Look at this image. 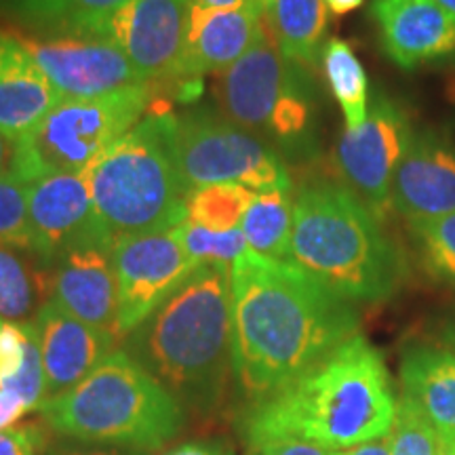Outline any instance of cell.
<instances>
[{
	"mask_svg": "<svg viewBox=\"0 0 455 455\" xmlns=\"http://www.w3.org/2000/svg\"><path fill=\"white\" fill-rule=\"evenodd\" d=\"M325 0H272L264 11L281 53L293 64H315L327 30Z\"/></svg>",
	"mask_w": 455,
	"mask_h": 455,
	"instance_id": "22",
	"label": "cell"
},
{
	"mask_svg": "<svg viewBox=\"0 0 455 455\" xmlns=\"http://www.w3.org/2000/svg\"><path fill=\"white\" fill-rule=\"evenodd\" d=\"M449 341H451V348H455V327L449 331Z\"/></svg>",
	"mask_w": 455,
	"mask_h": 455,
	"instance_id": "47",
	"label": "cell"
},
{
	"mask_svg": "<svg viewBox=\"0 0 455 455\" xmlns=\"http://www.w3.org/2000/svg\"><path fill=\"white\" fill-rule=\"evenodd\" d=\"M51 455H144L141 451H129L118 447H81V445H61L51 451Z\"/></svg>",
	"mask_w": 455,
	"mask_h": 455,
	"instance_id": "37",
	"label": "cell"
},
{
	"mask_svg": "<svg viewBox=\"0 0 455 455\" xmlns=\"http://www.w3.org/2000/svg\"><path fill=\"white\" fill-rule=\"evenodd\" d=\"M323 70L344 112L346 129H358L369 114V78L361 60L348 43L331 38L323 47Z\"/></svg>",
	"mask_w": 455,
	"mask_h": 455,
	"instance_id": "25",
	"label": "cell"
},
{
	"mask_svg": "<svg viewBox=\"0 0 455 455\" xmlns=\"http://www.w3.org/2000/svg\"><path fill=\"white\" fill-rule=\"evenodd\" d=\"M164 455H235L232 449H228L221 443H186V445H180L171 449Z\"/></svg>",
	"mask_w": 455,
	"mask_h": 455,
	"instance_id": "38",
	"label": "cell"
},
{
	"mask_svg": "<svg viewBox=\"0 0 455 455\" xmlns=\"http://www.w3.org/2000/svg\"><path fill=\"white\" fill-rule=\"evenodd\" d=\"M435 3H439L443 9H447L449 13L455 15V0H435Z\"/></svg>",
	"mask_w": 455,
	"mask_h": 455,
	"instance_id": "45",
	"label": "cell"
},
{
	"mask_svg": "<svg viewBox=\"0 0 455 455\" xmlns=\"http://www.w3.org/2000/svg\"><path fill=\"white\" fill-rule=\"evenodd\" d=\"M390 203L409 221L455 213V141L435 131L413 133L392 180Z\"/></svg>",
	"mask_w": 455,
	"mask_h": 455,
	"instance_id": "16",
	"label": "cell"
},
{
	"mask_svg": "<svg viewBox=\"0 0 455 455\" xmlns=\"http://www.w3.org/2000/svg\"><path fill=\"white\" fill-rule=\"evenodd\" d=\"M60 101L21 36L0 30V133L21 140Z\"/></svg>",
	"mask_w": 455,
	"mask_h": 455,
	"instance_id": "20",
	"label": "cell"
},
{
	"mask_svg": "<svg viewBox=\"0 0 455 455\" xmlns=\"http://www.w3.org/2000/svg\"><path fill=\"white\" fill-rule=\"evenodd\" d=\"M124 3L129 0H0V15L34 30L64 36Z\"/></svg>",
	"mask_w": 455,
	"mask_h": 455,
	"instance_id": "23",
	"label": "cell"
},
{
	"mask_svg": "<svg viewBox=\"0 0 455 455\" xmlns=\"http://www.w3.org/2000/svg\"><path fill=\"white\" fill-rule=\"evenodd\" d=\"M413 140L411 124L403 108L378 93L367 121L346 129L335 148V167L341 180L382 220L392 207V180Z\"/></svg>",
	"mask_w": 455,
	"mask_h": 455,
	"instance_id": "11",
	"label": "cell"
},
{
	"mask_svg": "<svg viewBox=\"0 0 455 455\" xmlns=\"http://www.w3.org/2000/svg\"><path fill=\"white\" fill-rule=\"evenodd\" d=\"M32 325L41 346L49 398L81 384L121 341L116 335L72 316L51 298L34 315Z\"/></svg>",
	"mask_w": 455,
	"mask_h": 455,
	"instance_id": "17",
	"label": "cell"
},
{
	"mask_svg": "<svg viewBox=\"0 0 455 455\" xmlns=\"http://www.w3.org/2000/svg\"><path fill=\"white\" fill-rule=\"evenodd\" d=\"M190 0H129L110 13L78 26L68 36L112 43L141 81L178 76L184 57Z\"/></svg>",
	"mask_w": 455,
	"mask_h": 455,
	"instance_id": "10",
	"label": "cell"
},
{
	"mask_svg": "<svg viewBox=\"0 0 455 455\" xmlns=\"http://www.w3.org/2000/svg\"><path fill=\"white\" fill-rule=\"evenodd\" d=\"M44 432L41 426H11L0 430V455H43Z\"/></svg>",
	"mask_w": 455,
	"mask_h": 455,
	"instance_id": "34",
	"label": "cell"
},
{
	"mask_svg": "<svg viewBox=\"0 0 455 455\" xmlns=\"http://www.w3.org/2000/svg\"><path fill=\"white\" fill-rule=\"evenodd\" d=\"M28 331V346H26V358L24 365H21L20 373L7 379L0 390H7L11 395H15L21 403L28 407V411L34 409H41V405L49 398L47 390V375H44L43 367V356H41V346H38L36 329H34L32 321L24 323Z\"/></svg>",
	"mask_w": 455,
	"mask_h": 455,
	"instance_id": "32",
	"label": "cell"
},
{
	"mask_svg": "<svg viewBox=\"0 0 455 455\" xmlns=\"http://www.w3.org/2000/svg\"><path fill=\"white\" fill-rule=\"evenodd\" d=\"M124 352L181 407L212 413L235 373L230 266H198L124 338Z\"/></svg>",
	"mask_w": 455,
	"mask_h": 455,
	"instance_id": "3",
	"label": "cell"
},
{
	"mask_svg": "<svg viewBox=\"0 0 455 455\" xmlns=\"http://www.w3.org/2000/svg\"><path fill=\"white\" fill-rule=\"evenodd\" d=\"M447 98L451 100V101H455V68H453V72L449 74V78H447Z\"/></svg>",
	"mask_w": 455,
	"mask_h": 455,
	"instance_id": "44",
	"label": "cell"
},
{
	"mask_svg": "<svg viewBox=\"0 0 455 455\" xmlns=\"http://www.w3.org/2000/svg\"><path fill=\"white\" fill-rule=\"evenodd\" d=\"M15 164V141L0 133V175L11 173Z\"/></svg>",
	"mask_w": 455,
	"mask_h": 455,
	"instance_id": "40",
	"label": "cell"
},
{
	"mask_svg": "<svg viewBox=\"0 0 455 455\" xmlns=\"http://www.w3.org/2000/svg\"><path fill=\"white\" fill-rule=\"evenodd\" d=\"M28 413V407L15 395L7 390H0V430L11 428L15 422Z\"/></svg>",
	"mask_w": 455,
	"mask_h": 455,
	"instance_id": "36",
	"label": "cell"
},
{
	"mask_svg": "<svg viewBox=\"0 0 455 455\" xmlns=\"http://www.w3.org/2000/svg\"><path fill=\"white\" fill-rule=\"evenodd\" d=\"M60 435L89 445L156 451L184 428V407L124 350L38 409Z\"/></svg>",
	"mask_w": 455,
	"mask_h": 455,
	"instance_id": "5",
	"label": "cell"
},
{
	"mask_svg": "<svg viewBox=\"0 0 455 455\" xmlns=\"http://www.w3.org/2000/svg\"><path fill=\"white\" fill-rule=\"evenodd\" d=\"M261 11L251 3L226 9H207L190 3L181 78H201L224 72L251 47L258 36Z\"/></svg>",
	"mask_w": 455,
	"mask_h": 455,
	"instance_id": "19",
	"label": "cell"
},
{
	"mask_svg": "<svg viewBox=\"0 0 455 455\" xmlns=\"http://www.w3.org/2000/svg\"><path fill=\"white\" fill-rule=\"evenodd\" d=\"M28 331L24 323L0 318V386L20 373L26 358Z\"/></svg>",
	"mask_w": 455,
	"mask_h": 455,
	"instance_id": "33",
	"label": "cell"
},
{
	"mask_svg": "<svg viewBox=\"0 0 455 455\" xmlns=\"http://www.w3.org/2000/svg\"><path fill=\"white\" fill-rule=\"evenodd\" d=\"M403 398L413 403L439 439L455 441V348L413 346L401 361Z\"/></svg>",
	"mask_w": 455,
	"mask_h": 455,
	"instance_id": "21",
	"label": "cell"
},
{
	"mask_svg": "<svg viewBox=\"0 0 455 455\" xmlns=\"http://www.w3.org/2000/svg\"><path fill=\"white\" fill-rule=\"evenodd\" d=\"M249 3H251L255 9H259V11H261V13H264V11H266V9H268V4L272 3V0H249Z\"/></svg>",
	"mask_w": 455,
	"mask_h": 455,
	"instance_id": "46",
	"label": "cell"
},
{
	"mask_svg": "<svg viewBox=\"0 0 455 455\" xmlns=\"http://www.w3.org/2000/svg\"><path fill=\"white\" fill-rule=\"evenodd\" d=\"M192 4L207 9H226V7H236V4L247 3V0H190Z\"/></svg>",
	"mask_w": 455,
	"mask_h": 455,
	"instance_id": "42",
	"label": "cell"
},
{
	"mask_svg": "<svg viewBox=\"0 0 455 455\" xmlns=\"http://www.w3.org/2000/svg\"><path fill=\"white\" fill-rule=\"evenodd\" d=\"M384 53L403 70L455 51V15L435 0H373Z\"/></svg>",
	"mask_w": 455,
	"mask_h": 455,
	"instance_id": "18",
	"label": "cell"
},
{
	"mask_svg": "<svg viewBox=\"0 0 455 455\" xmlns=\"http://www.w3.org/2000/svg\"><path fill=\"white\" fill-rule=\"evenodd\" d=\"M112 251L114 238L108 235L83 238L61 251L51 266V299L72 316L123 339Z\"/></svg>",
	"mask_w": 455,
	"mask_h": 455,
	"instance_id": "14",
	"label": "cell"
},
{
	"mask_svg": "<svg viewBox=\"0 0 455 455\" xmlns=\"http://www.w3.org/2000/svg\"><path fill=\"white\" fill-rule=\"evenodd\" d=\"M341 455H344V453H341Z\"/></svg>",
	"mask_w": 455,
	"mask_h": 455,
	"instance_id": "48",
	"label": "cell"
},
{
	"mask_svg": "<svg viewBox=\"0 0 455 455\" xmlns=\"http://www.w3.org/2000/svg\"><path fill=\"white\" fill-rule=\"evenodd\" d=\"M293 228V201L289 190L255 192L241 230L249 249L275 259H287Z\"/></svg>",
	"mask_w": 455,
	"mask_h": 455,
	"instance_id": "24",
	"label": "cell"
},
{
	"mask_svg": "<svg viewBox=\"0 0 455 455\" xmlns=\"http://www.w3.org/2000/svg\"><path fill=\"white\" fill-rule=\"evenodd\" d=\"M363 3H365V0H325L327 9L331 11L333 15L350 13V11H355V9L361 7Z\"/></svg>",
	"mask_w": 455,
	"mask_h": 455,
	"instance_id": "41",
	"label": "cell"
},
{
	"mask_svg": "<svg viewBox=\"0 0 455 455\" xmlns=\"http://www.w3.org/2000/svg\"><path fill=\"white\" fill-rule=\"evenodd\" d=\"M436 455H455V441L439 439V451H436Z\"/></svg>",
	"mask_w": 455,
	"mask_h": 455,
	"instance_id": "43",
	"label": "cell"
},
{
	"mask_svg": "<svg viewBox=\"0 0 455 455\" xmlns=\"http://www.w3.org/2000/svg\"><path fill=\"white\" fill-rule=\"evenodd\" d=\"M95 218L114 241L173 230L186 220V186L173 152V114H148L87 171Z\"/></svg>",
	"mask_w": 455,
	"mask_h": 455,
	"instance_id": "6",
	"label": "cell"
},
{
	"mask_svg": "<svg viewBox=\"0 0 455 455\" xmlns=\"http://www.w3.org/2000/svg\"><path fill=\"white\" fill-rule=\"evenodd\" d=\"M344 451H335L316 443L281 436V439H264L249 443L247 455H341Z\"/></svg>",
	"mask_w": 455,
	"mask_h": 455,
	"instance_id": "35",
	"label": "cell"
},
{
	"mask_svg": "<svg viewBox=\"0 0 455 455\" xmlns=\"http://www.w3.org/2000/svg\"><path fill=\"white\" fill-rule=\"evenodd\" d=\"M344 455H390V435L346 449Z\"/></svg>",
	"mask_w": 455,
	"mask_h": 455,
	"instance_id": "39",
	"label": "cell"
},
{
	"mask_svg": "<svg viewBox=\"0 0 455 455\" xmlns=\"http://www.w3.org/2000/svg\"><path fill=\"white\" fill-rule=\"evenodd\" d=\"M253 190L241 184H212L186 192V220L215 232L241 228L253 201Z\"/></svg>",
	"mask_w": 455,
	"mask_h": 455,
	"instance_id": "27",
	"label": "cell"
},
{
	"mask_svg": "<svg viewBox=\"0 0 455 455\" xmlns=\"http://www.w3.org/2000/svg\"><path fill=\"white\" fill-rule=\"evenodd\" d=\"M356 331L350 301L291 261L247 249L232 264L235 378L253 403L308 373Z\"/></svg>",
	"mask_w": 455,
	"mask_h": 455,
	"instance_id": "1",
	"label": "cell"
},
{
	"mask_svg": "<svg viewBox=\"0 0 455 455\" xmlns=\"http://www.w3.org/2000/svg\"><path fill=\"white\" fill-rule=\"evenodd\" d=\"M287 261L348 301H384L403 281V259L379 220L350 188L310 184L293 201Z\"/></svg>",
	"mask_w": 455,
	"mask_h": 455,
	"instance_id": "4",
	"label": "cell"
},
{
	"mask_svg": "<svg viewBox=\"0 0 455 455\" xmlns=\"http://www.w3.org/2000/svg\"><path fill=\"white\" fill-rule=\"evenodd\" d=\"M181 244H184L186 253L192 259L201 264H218V266H230L247 251L249 244L244 238L241 228L228 232H215L209 228L196 226L192 221L184 220L175 228Z\"/></svg>",
	"mask_w": 455,
	"mask_h": 455,
	"instance_id": "28",
	"label": "cell"
},
{
	"mask_svg": "<svg viewBox=\"0 0 455 455\" xmlns=\"http://www.w3.org/2000/svg\"><path fill=\"white\" fill-rule=\"evenodd\" d=\"M21 253L26 251L0 244V318L9 323H28L44 304L43 275Z\"/></svg>",
	"mask_w": 455,
	"mask_h": 455,
	"instance_id": "26",
	"label": "cell"
},
{
	"mask_svg": "<svg viewBox=\"0 0 455 455\" xmlns=\"http://www.w3.org/2000/svg\"><path fill=\"white\" fill-rule=\"evenodd\" d=\"M439 435L407 398L398 401L390 430V455H436Z\"/></svg>",
	"mask_w": 455,
	"mask_h": 455,
	"instance_id": "31",
	"label": "cell"
},
{
	"mask_svg": "<svg viewBox=\"0 0 455 455\" xmlns=\"http://www.w3.org/2000/svg\"><path fill=\"white\" fill-rule=\"evenodd\" d=\"M173 152L186 190L212 184H241L253 192L291 190L289 171L272 148L207 110L173 114Z\"/></svg>",
	"mask_w": 455,
	"mask_h": 455,
	"instance_id": "9",
	"label": "cell"
},
{
	"mask_svg": "<svg viewBox=\"0 0 455 455\" xmlns=\"http://www.w3.org/2000/svg\"><path fill=\"white\" fill-rule=\"evenodd\" d=\"M398 401L382 355L355 335L243 418L244 441L291 436L335 451L390 435Z\"/></svg>",
	"mask_w": 455,
	"mask_h": 455,
	"instance_id": "2",
	"label": "cell"
},
{
	"mask_svg": "<svg viewBox=\"0 0 455 455\" xmlns=\"http://www.w3.org/2000/svg\"><path fill=\"white\" fill-rule=\"evenodd\" d=\"M28 212L32 226V253L49 268L57 255L74 243L106 235L95 218L83 173L44 175L28 181Z\"/></svg>",
	"mask_w": 455,
	"mask_h": 455,
	"instance_id": "15",
	"label": "cell"
},
{
	"mask_svg": "<svg viewBox=\"0 0 455 455\" xmlns=\"http://www.w3.org/2000/svg\"><path fill=\"white\" fill-rule=\"evenodd\" d=\"M61 100H93L144 84L135 68L112 43L87 36H21Z\"/></svg>",
	"mask_w": 455,
	"mask_h": 455,
	"instance_id": "13",
	"label": "cell"
},
{
	"mask_svg": "<svg viewBox=\"0 0 455 455\" xmlns=\"http://www.w3.org/2000/svg\"><path fill=\"white\" fill-rule=\"evenodd\" d=\"M150 98L144 83L93 100H61L15 141L13 173L24 181L83 173L146 116Z\"/></svg>",
	"mask_w": 455,
	"mask_h": 455,
	"instance_id": "7",
	"label": "cell"
},
{
	"mask_svg": "<svg viewBox=\"0 0 455 455\" xmlns=\"http://www.w3.org/2000/svg\"><path fill=\"white\" fill-rule=\"evenodd\" d=\"M0 244L32 253L28 181L13 171L0 175Z\"/></svg>",
	"mask_w": 455,
	"mask_h": 455,
	"instance_id": "30",
	"label": "cell"
},
{
	"mask_svg": "<svg viewBox=\"0 0 455 455\" xmlns=\"http://www.w3.org/2000/svg\"><path fill=\"white\" fill-rule=\"evenodd\" d=\"M218 100L228 121L247 131L293 141L308 129L310 104L298 64L281 53L264 13L247 53L220 74Z\"/></svg>",
	"mask_w": 455,
	"mask_h": 455,
	"instance_id": "8",
	"label": "cell"
},
{
	"mask_svg": "<svg viewBox=\"0 0 455 455\" xmlns=\"http://www.w3.org/2000/svg\"><path fill=\"white\" fill-rule=\"evenodd\" d=\"M112 255L118 287V331L123 338L140 327L198 268L175 228L116 238Z\"/></svg>",
	"mask_w": 455,
	"mask_h": 455,
	"instance_id": "12",
	"label": "cell"
},
{
	"mask_svg": "<svg viewBox=\"0 0 455 455\" xmlns=\"http://www.w3.org/2000/svg\"><path fill=\"white\" fill-rule=\"evenodd\" d=\"M409 224L430 275L455 284V213Z\"/></svg>",
	"mask_w": 455,
	"mask_h": 455,
	"instance_id": "29",
	"label": "cell"
}]
</instances>
